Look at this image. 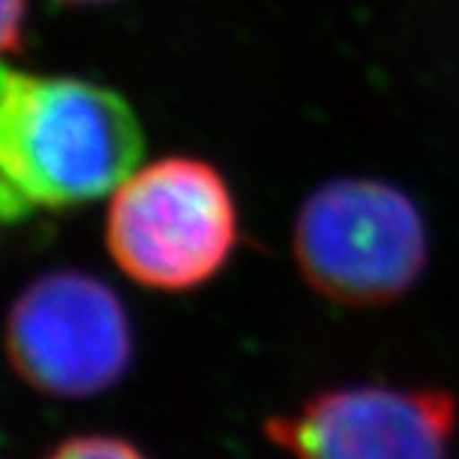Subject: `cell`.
<instances>
[{"mask_svg": "<svg viewBox=\"0 0 459 459\" xmlns=\"http://www.w3.org/2000/svg\"><path fill=\"white\" fill-rule=\"evenodd\" d=\"M45 459H150V456L125 437L75 435L58 443Z\"/></svg>", "mask_w": 459, "mask_h": 459, "instance_id": "obj_6", "label": "cell"}, {"mask_svg": "<svg viewBox=\"0 0 459 459\" xmlns=\"http://www.w3.org/2000/svg\"><path fill=\"white\" fill-rule=\"evenodd\" d=\"M25 0H0V56L14 53L22 45Z\"/></svg>", "mask_w": 459, "mask_h": 459, "instance_id": "obj_7", "label": "cell"}, {"mask_svg": "<svg viewBox=\"0 0 459 459\" xmlns=\"http://www.w3.org/2000/svg\"><path fill=\"white\" fill-rule=\"evenodd\" d=\"M6 357L45 396L91 399L111 390L134 359V326L117 290L83 272L28 282L6 316Z\"/></svg>", "mask_w": 459, "mask_h": 459, "instance_id": "obj_4", "label": "cell"}, {"mask_svg": "<svg viewBox=\"0 0 459 459\" xmlns=\"http://www.w3.org/2000/svg\"><path fill=\"white\" fill-rule=\"evenodd\" d=\"M61 6H103V4H114V0H56Z\"/></svg>", "mask_w": 459, "mask_h": 459, "instance_id": "obj_8", "label": "cell"}, {"mask_svg": "<svg viewBox=\"0 0 459 459\" xmlns=\"http://www.w3.org/2000/svg\"><path fill=\"white\" fill-rule=\"evenodd\" d=\"M302 280L343 307L393 305L429 266V230L410 194L374 178H335L313 188L293 221Z\"/></svg>", "mask_w": 459, "mask_h": 459, "instance_id": "obj_2", "label": "cell"}, {"mask_svg": "<svg viewBox=\"0 0 459 459\" xmlns=\"http://www.w3.org/2000/svg\"><path fill=\"white\" fill-rule=\"evenodd\" d=\"M456 423L443 387L341 385L269 418L266 435L293 459H448Z\"/></svg>", "mask_w": 459, "mask_h": 459, "instance_id": "obj_5", "label": "cell"}, {"mask_svg": "<svg viewBox=\"0 0 459 459\" xmlns=\"http://www.w3.org/2000/svg\"><path fill=\"white\" fill-rule=\"evenodd\" d=\"M241 236L236 194L213 163L158 158L111 196L106 247L114 264L144 288L183 293L213 280Z\"/></svg>", "mask_w": 459, "mask_h": 459, "instance_id": "obj_3", "label": "cell"}, {"mask_svg": "<svg viewBox=\"0 0 459 459\" xmlns=\"http://www.w3.org/2000/svg\"><path fill=\"white\" fill-rule=\"evenodd\" d=\"M142 155V122L119 91L0 64V224L100 200Z\"/></svg>", "mask_w": 459, "mask_h": 459, "instance_id": "obj_1", "label": "cell"}]
</instances>
